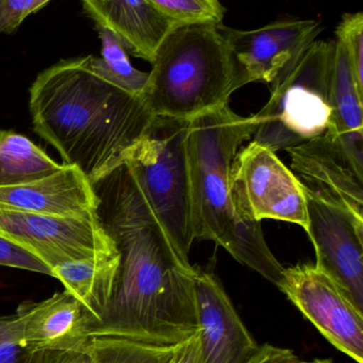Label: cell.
Returning <instances> with one entry per match:
<instances>
[{
    "mask_svg": "<svg viewBox=\"0 0 363 363\" xmlns=\"http://www.w3.org/2000/svg\"><path fill=\"white\" fill-rule=\"evenodd\" d=\"M28 363H91L87 350L81 351H40L31 354Z\"/></svg>",
    "mask_w": 363,
    "mask_h": 363,
    "instance_id": "cell-27",
    "label": "cell"
},
{
    "mask_svg": "<svg viewBox=\"0 0 363 363\" xmlns=\"http://www.w3.org/2000/svg\"><path fill=\"white\" fill-rule=\"evenodd\" d=\"M164 16L178 25L222 23L225 6L222 0H149Z\"/></svg>",
    "mask_w": 363,
    "mask_h": 363,
    "instance_id": "cell-22",
    "label": "cell"
},
{
    "mask_svg": "<svg viewBox=\"0 0 363 363\" xmlns=\"http://www.w3.org/2000/svg\"><path fill=\"white\" fill-rule=\"evenodd\" d=\"M99 216L121 254L112 296L91 337L178 345L198 332L195 277L121 164L98 183ZM95 185V186H97Z\"/></svg>",
    "mask_w": 363,
    "mask_h": 363,
    "instance_id": "cell-1",
    "label": "cell"
},
{
    "mask_svg": "<svg viewBox=\"0 0 363 363\" xmlns=\"http://www.w3.org/2000/svg\"><path fill=\"white\" fill-rule=\"evenodd\" d=\"M336 35L337 42L345 49L356 82L363 91V13L343 14Z\"/></svg>",
    "mask_w": 363,
    "mask_h": 363,
    "instance_id": "cell-23",
    "label": "cell"
},
{
    "mask_svg": "<svg viewBox=\"0 0 363 363\" xmlns=\"http://www.w3.org/2000/svg\"><path fill=\"white\" fill-rule=\"evenodd\" d=\"M189 123L188 119L153 117L123 162L175 251L188 264L195 240L187 150Z\"/></svg>",
    "mask_w": 363,
    "mask_h": 363,
    "instance_id": "cell-5",
    "label": "cell"
},
{
    "mask_svg": "<svg viewBox=\"0 0 363 363\" xmlns=\"http://www.w3.org/2000/svg\"><path fill=\"white\" fill-rule=\"evenodd\" d=\"M62 167L29 138L0 130V187L38 180Z\"/></svg>",
    "mask_w": 363,
    "mask_h": 363,
    "instance_id": "cell-19",
    "label": "cell"
},
{
    "mask_svg": "<svg viewBox=\"0 0 363 363\" xmlns=\"http://www.w3.org/2000/svg\"><path fill=\"white\" fill-rule=\"evenodd\" d=\"M121 254L115 243L92 257L66 262L51 269V277L59 279L85 306L89 313V328L102 317L108 306Z\"/></svg>",
    "mask_w": 363,
    "mask_h": 363,
    "instance_id": "cell-18",
    "label": "cell"
},
{
    "mask_svg": "<svg viewBox=\"0 0 363 363\" xmlns=\"http://www.w3.org/2000/svg\"><path fill=\"white\" fill-rule=\"evenodd\" d=\"M220 25H178L162 40L142 96L155 116L190 121L228 104L238 91L236 62Z\"/></svg>",
    "mask_w": 363,
    "mask_h": 363,
    "instance_id": "cell-4",
    "label": "cell"
},
{
    "mask_svg": "<svg viewBox=\"0 0 363 363\" xmlns=\"http://www.w3.org/2000/svg\"><path fill=\"white\" fill-rule=\"evenodd\" d=\"M0 266L23 269L51 277V270L36 254L0 236Z\"/></svg>",
    "mask_w": 363,
    "mask_h": 363,
    "instance_id": "cell-25",
    "label": "cell"
},
{
    "mask_svg": "<svg viewBox=\"0 0 363 363\" xmlns=\"http://www.w3.org/2000/svg\"><path fill=\"white\" fill-rule=\"evenodd\" d=\"M279 289L339 351L363 363V311L315 264L285 268Z\"/></svg>",
    "mask_w": 363,
    "mask_h": 363,
    "instance_id": "cell-9",
    "label": "cell"
},
{
    "mask_svg": "<svg viewBox=\"0 0 363 363\" xmlns=\"http://www.w3.org/2000/svg\"><path fill=\"white\" fill-rule=\"evenodd\" d=\"M255 115L243 117L228 104L190 119L187 150L195 239L210 240L279 287L285 268L266 245L261 222L244 219L230 190L237 153L253 138Z\"/></svg>",
    "mask_w": 363,
    "mask_h": 363,
    "instance_id": "cell-3",
    "label": "cell"
},
{
    "mask_svg": "<svg viewBox=\"0 0 363 363\" xmlns=\"http://www.w3.org/2000/svg\"><path fill=\"white\" fill-rule=\"evenodd\" d=\"M31 354L23 340L21 315H0V363H28Z\"/></svg>",
    "mask_w": 363,
    "mask_h": 363,
    "instance_id": "cell-24",
    "label": "cell"
},
{
    "mask_svg": "<svg viewBox=\"0 0 363 363\" xmlns=\"http://www.w3.org/2000/svg\"><path fill=\"white\" fill-rule=\"evenodd\" d=\"M276 153L254 140L240 148L230 172L234 206L244 219L279 220L306 230L304 188Z\"/></svg>",
    "mask_w": 363,
    "mask_h": 363,
    "instance_id": "cell-7",
    "label": "cell"
},
{
    "mask_svg": "<svg viewBox=\"0 0 363 363\" xmlns=\"http://www.w3.org/2000/svg\"><path fill=\"white\" fill-rule=\"evenodd\" d=\"M170 363H202L198 332L189 340L179 345Z\"/></svg>",
    "mask_w": 363,
    "mask_h": 363,
    "instance_id": "cell-29",
    "label": "cell"
},
{
    "mask_svg": "<svg viewBox=\"0 0 363 363\" xmlns=\"http://www.w3.org/2000/svg\"><path fill=\"white\" fill-rule=\"evenodd\" d=\"M102 42V57L89 55L90 67L107 82L134 96H143L148 72L134 67L121 40L104 28L95 26Z\"/></svg>",
    "mask_w": 363,
    "mask_h": 363,
    "instance_id": "cell-20",
    "label": "cell"
},
{
    "mask_svg": "<svg viewBox=\"0 0 363 363\" xmlns=\"http://www.w3.org/2000/svg\"><path fill=\"white\" fill-rule=\"evenodd\" d=\"M305 196L306 233L315 247V266L363 311V220L308 192L305 191Z\"/></svg>",
    "mask_w": 363,
    "mask_h": 363,
    "instance_id": "cell-11",
    "label": "cell"
},
{
    "mask_svg": "<svg viewBox=\"0 0 363 363\" xmlns=\"http://www.w3.org/2000/svg\"><path fill=\"white\" fill-rule=\"evenodd\" d=\"M362 99L363 91L356 82L345 49L336 40L330 78L332 117L327 132L360 167H363Z\"/></svg>",
    "mask_w": 363,
    "mask_h": 363,
    "instance_id": "cell-17",
    "label": "cell"
},
{
    "mask_svg": "<svg viewBox=\"0 0 363 363\" xmlns=\"http://www.w3.org/2000/svg\"><path fill=\"white\" fill-rule=\"evenodd\" d=\"M100 201L93 184L75 166L50 176L0 187V207L55 217H81L95 213Z\"/></svg>",
    "mask_w": 363,
    "mask_h": 363,
    "instance_id": "cell-14",
    "label": "cell"
},
{
    "mask_svg": "<svg viewBox=\"0 0 363 363\" xmlns=\"http://www.w3.org/2000/svg\"><path fill=\"white\" fill-rule=\"evenodd\" d=\"M179 345H155L117 337H91V363H170Z\"/></svg>",
    "mask_w": 363,
    "mask_h": 363,
    "instance_id": "cell-21",
    "label": "cell"
},
{
    "mask_svg": "<svg viewBox=\"0 0 363 363\" xmlns=\"http://www.w3.org/2000/svg\"><path fill=\"white\" fill-rule=\"evenodd\" d=\"M16 313L23 320V340L30 353L87 349L89 313L67 290L40 302L26 301Z\"/></svg>",
    "mask_w": 363,
    "mask_h": 363,
    "instance_id": "cell-15",
    "label": "cell"
},
{
    "mask_svg": "<svg viewBox=\"0 0 363 363\" xmlns=\"http://www.w3.org/2000/svg\"><path fill=\"white\" fill-rule=\"evenodd\" d=\"M287 151L291 172L305 191L363 220V167L354 163L332 134L326 131Z\"/></svg>",
    "mask_w": 363,
    "mask_h": 363,
    "instance_id": "cell-12",
    "label": "cell"
},
{
    "mask_svg": "<svg viewBox=\"0 0 363 363\" xmlns=\"http://www.w3.org/2000/svg\"><path fill=\"white\" fill-rule=\"evenodd\" d=\"M95 26L114 34L128 53L151 64L162 40L178 23L149 0H81Z\"/></svg>",
    "mask_w": 363,
    "mask_h": 363,
    "instance_id": "cell-16",
    "label": "cell"
},
{
    "mask_svg": "<svg viewBox=\"0 0 363 363\" xmlns=\"http://www.w3.org/2000/svg\"><path fill=\"white\" fill-rule=\"evenodd\" d=\"M51 0H0V34H12Z\"/></svg>",
    "mask_w": 363,
    "mask_h": 363,
    "instance_id": "cell-26",
    "label": "cell"
},
{
    "mask_svg": "<svg viewBox=\"0 0 363 363\" xmlns=\"http://www.w3.org/2000/svg\"><path fill=\"white\" fill-rule=\"evenodd\" d=\"M195 300L202 363L251 362L260 345L213 273L197 270Z\"/></svg>",
    "mask_w": 363,
    "mask_h": 363,
    "instance_id": "cell-13",
    "label": "cell"
},
{
    "mask_svg": "<svg viewBox=\"0 0 363 363\" xmlns=\"http://www.w3.org/2000/svg\"><path fill=\"white\" fill-rule=\"evenodd\" d=\"M0 236L36 254L50 270L115 245L98 211L81 217H55L0 207Z\"/></svg>",
    "mask_w": 363,
    "mask_h": 363,
    "instance_id": "cell-8",
    "label": "cell"
},
{
    "mask_svg": "<svg viewBox=\"0 0 363 363\" xmlns=\"http://www.w3.org/2000/svg\"><path fill=\"white\" fill-rule=\"evenodd\" d=\"M219 27L234 55L238 89L251 82L272 84L323 30L317 19H281L255 30Z\"/></svg>",
    "mask_w": 363,
    "mask_h": 363,
    "instance_id": "cell-10",
    "label": "cell"
},
{
    "mask_svg": "<svg viewBox=\"0 0 363 363\" xmlns=\"http://www.w3.org/2000/svg\"><path fill=\"white\" fill-rule=\"evenodd\" d=\"M335 45L315 40L279 74L271 84L270 99L255 114L258 127L251 140L278 152L326 133Z\"/></svg>",
    "mask_w": 363,
    "mask_h": 363,
    "instance_id": "cell-6",
    "label": "cell"
},
{
    "mask_svg": "<svg viewBox=\"0 0 363 363\" xmlns=\"http://www.w3.org/2000/svg\"><path fill=\"white\" fill-rule=\"evenodd\" d=\"M298 360V356L291 350L264 345L249 363H294Z\"/></svg>",
    "mask_w": 363,
    "mask_h": 363,
    "instance_id": "cell-28",
    "label": "cell"
},
{
    "mask_svg": "<svg viewBox=\"0 0 363 363\" xmlns=\"http://www.w3.org/2000/svg\"><path fill=\"white\" fill-rule=\"evenodd\" d=\"M294 363H336L332 362V359H315V360H310V362H300V359L298 360V362Z\"/></svg>",
    "mask_w": 363,
    "mask_h": 363,
    "instance_id": "cell-30",
    "label": "cell"
},
{
    "mask_svg": "<svg viewBox=\"0 0 363 363\" xmlns=\"http://www.w3.org/2000/svg\"><path fill=\"white\" fill-rule=\"evenodd\" d=\"M33 130L93 186L123 164L155 115L142 96L99 78L89 55L62 60L36 77L29 91Z\"/></svg>",
    "mask_w": 363,
    "mask_h": 363,
    "instance_id": "cell-2",
    "label": "cell"
}]
</instances>
